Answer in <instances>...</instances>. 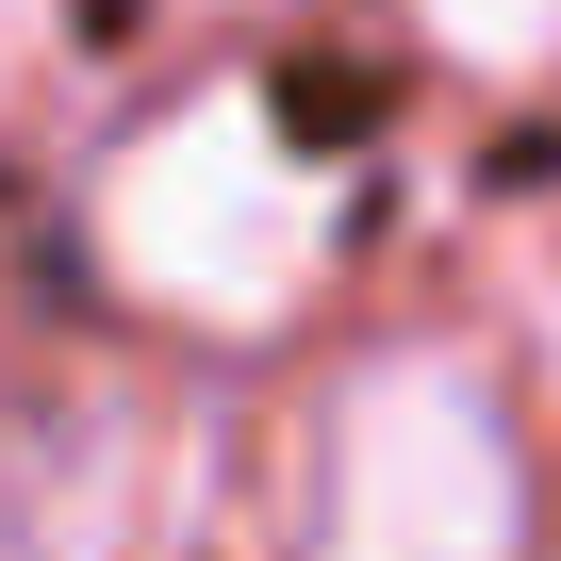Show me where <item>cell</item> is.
<instances>
[{
  "label": "cell",
  "mask_w": 561,
  "mask_h": 561,
  "mask_svg": "<svg viewBox=\"0 0 561 561\" xmlns=\"http://www.w3.org/2000/svg\"><path fill=\"white\" fill-rule=\"evenodd\" d=\"M100 264H116V298L182 331H280L331 280V165L248 83H215L100 165Z\"/></svg>",
  "instance_id": "1"
},
{
  "label": "cell",
  "mask_w": 561,
  "mask_h": 561,
  "mask_svg": "<svg viewBox=\"0 0 561 561\" xmlns=\"http://www.w3.org/2000/svg\"><path fill=\"white\" fill-rule=\"evenodd\" d=\"M314 561H528V462L462 347H380L314 430Z\"/></svg>",
  "instance_id": "2"
},
{
  "label": "cell",
  "mask_w": 561,
  "mask_h": 561,
  "mask_svg": "<svg viewBox=\"0 0 561 561\" xmlns=\"http://www.w3.org/2000/svg\"><path fill=\"white\" fill-rule=\"evenodd\" d=\"M413 18L462 50V67H495V83H528V67H561V0H413Z\"/></svg>",
  "instance_id": "3"
},
{
  "label": "cell",
  "mask_w": 561,
  "mask_h": 561,
  "mask_svg": "<svg viewBox=\"0 0 561 561\" xmlns=\"http://www.w3.org/2000/svg\"><path fill=\"white\" fill-rule=\"evenodd\" d=\"M50 34H67V0H0V100L50 67Z\"/></svg>",
  "instance_id": "4"
}]
</instances>
